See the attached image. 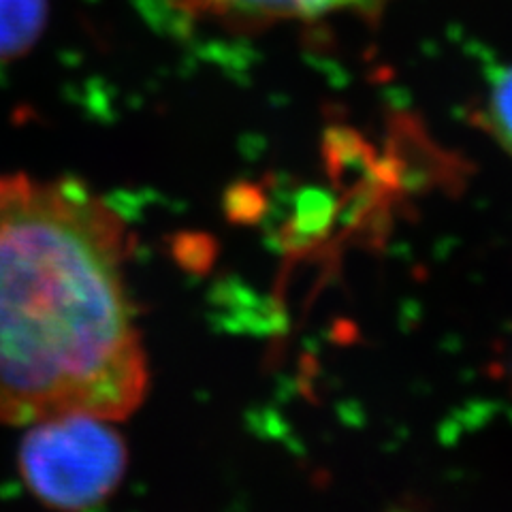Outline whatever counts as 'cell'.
<instances>
[{"label": "cell", "instance_id": "cell-1", "mask_svg": "<svg viewBox=\"0 0 512 512\" xmlns=\"http://www.w3.org/2000/svg\"><path fill=\"white\" fill-rule=\"evenodd\" d=\"M120 216L75 180L0 175V421L126 419L148 393Z\"/></svg>", "mask_w": 512, "mask_h": 512}, {"label": "cell", "instance_id": "cell-2", "mask_svg": "<svg viewBox=\"0 0 512 512\" xmlns=\"http://www.w3.org/2000/svg\"><path fill=\"white\" fill-rule=\"evenodd\" d=\"M109 423L114 421L88 414L32 423L20 448V472L43 504L60 512H84L118 489L128 453Z\"/></svg>", "mask_w": 512, "mask_h": 512}, {"label": "cell", "instance_id": "cell-3", "mask_svg": "<svg viewBox=\"0 0 512 512\" xmlns=\"http://www.w3.org/2000/svg\"><path fill=\"white\" fill-rule=\"evenodd\" d=\"M180 7L231 28H263L278 22L318 20L346 11H367L380 0H178Z\"/></svg>", "mask_w": 512, "mask_h": 512}, {"label": "cell", "instance_id": "cell-4", "mask_svg": "<svg viewBox=\"0 0 512 512\" xmlns=\"http://www.w3.org/2000/svg\"><path fill=\"white\" fill-rule=\"evenodd\" d=\"M50 0H0V60L26 56L43 37Z\"/></svg>", "mask_w": 512, "mask_h": 512}, {"label": "cell", "instance_id": "cell-5", "mask_svg": "<svg viewBox=\"0 0 512 512\" xmlns=\"http://www.w3.org/2000/svg\"><path fill=\"white\" fill-rule=\"evenodd\" d=\"M335 210L338 207L323 190L303 192L297 201L295 218L288 224V242H291V246L303 248L323 239L331 229Z\"/></svg>", "mask_w": 512, "mask_h": 512}, {"label": "cell", "instance_id": "cell-6", "mask_svg": "<svg viewBox=\"0 0 512 512\" xmlns=\"http://www.w3.org/2000/svg\"><path fill=\"white\" fill-rule=\"evenodd\" d=\"M478 124L512 156V67L495 73L478 109Z\"/></svg>", "mask_w": 512, "mask_h": 512}, {"label": "cell", "instance_id": "cell-7", "mask_svg": "<svg viewBox=\"0 0 512 512\" xmlns=\"http://www.w3.org/2000/svg\"><path fill=\"white\" fill-rule=\"evenodd\" d=\"M263 207H265V201L261 197V192L254 190L252 186L239 188L235 195L229 199V212L239 222L259 218L261 212H263Z\"/></svg>", "mask_w": 512, "mask_h": 512}]
</instances>
